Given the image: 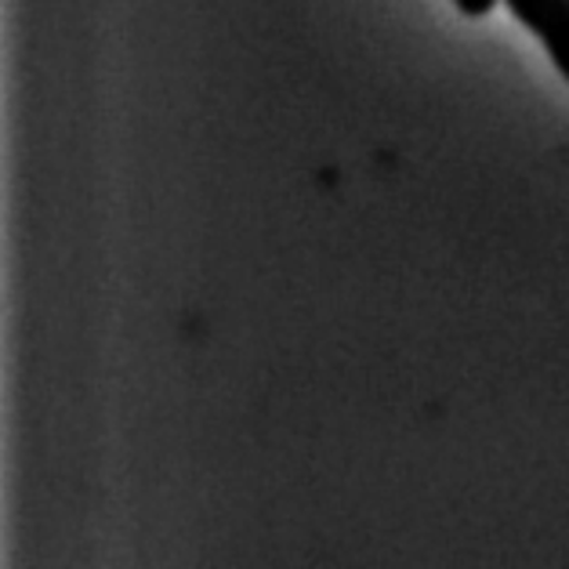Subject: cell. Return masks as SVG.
Listing matches in <instances>:
<instances>
[{
  "label": "cell",
  "mask_w": 569,
  "mask_h": 569,
  "mask_svg": "<svg viewBox=\"0 0 569 569\" xmlns=\"http://www.w3.org/2000/svg\"><path fill=\"white\" fill-rule=\"evenodd\" d=\"M457 8L465 11V16L471 19H479V16H490V11L497 8V0H453Z\"/></svg>",
  "instance_id": "7a4b0ae2"
},
{
  "label": "cell",
  "mask_w": 569,
  "mask_h": 569,
  "mask_svg": "<svg viewBox=\"0 0 569 569\" xmlns=\"http://www.w3.org/2000/svg\"><path fill=\"white\" fill-rule=\"evenodd\" d=\"M526 30H533L559 66V73L569 80V0H505Z\"/></svg>",
  "instance_id": "6da1fadb"
}]
</instances>
